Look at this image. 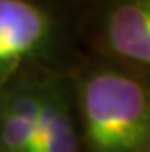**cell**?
<instances>
[{
  "label": "cell",
  "mask_w": 150,
  "mask_h": 152,
  "mask_svg": "<svg viewBox=\"0 0 150 152\" xmlns=\"http://www.w3.org/2000/svg\"><path fill=\"white\" fill-rule=\"evenodd\" d=\"M66 72L82 152H150V78L84 53Z\"/></svg>",
  "instance_id": "cell-1"
},
{
  "label": "cell",
  "mask_w": 150,
  "mask_h": 152,
  "mask_svg": "<svg viewBox=\"0 0 150 152\" xmlns=\"http://www.w3.org/2000/svg\"><path fill=\"white\" fill-rule=\"evenodd\" d=\"M78 53L70 0H0V88L31 64L66 70Z\"/></svg>",
  "instance_id": "cell-2"
},
{
  "label": "cell",
  "mask_w": 150,
  "mask_h": 152,
  "mask_svg": "<svg viewBox=\"0 0 150 152\" xmlns=\"http://www.w3.org/2000/svg\"><path fill=\"white\" fill-rule=\"evenodd\" d=\"M80 53L150 78V0H70Z\"/></svg>",
  "instance_id": "cell-3"
},
{
  "label": "cell",
  "mask_w": 150,
  "mask_h": 152,
  "mask_svg": "<svg viewBox=\"0 0 150 152\" xmlns=\"http://www.w3.org/2000/svg\"><path fill=\"white\" fill-rule=\"evenodd\" d=\"M49 66L22 68L0 88V152H31Z\"/></svg>",
  "instance_id": "cell-4"
},
{
  "label": "cell",
  "mask_w": 150,
  "mask_h": 152,
  "mask_svg": "<svg viewBox=\"0 0 150 152\" xmlns=\"http://www.w3.org/2000/svg\"><path fill=\"white\" fill-rule=\"evenodd\" d=\"M31 152H82L74 88L66 70L51 68L45 76Z\"/></svg>",
  "instance_id": "cell-5"
}]
</instances>
